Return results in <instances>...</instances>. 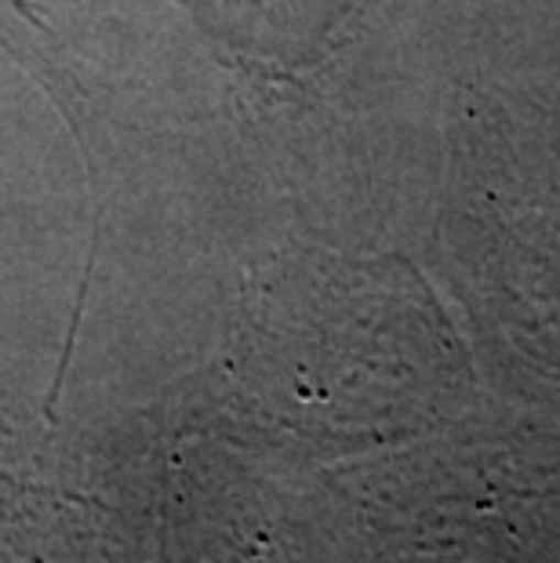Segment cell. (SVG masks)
<instances>
[{
    "label": "cell",
    "instance_id": "cell-2",
    "mask_svg": "<svg viewBox=\"0 0 560 563\" xmlns=\"http://www.w3.org/2000/svg\"><path fill=\"white\" fill-rule=\"evenodd\" d=\"M4 15H11V19H19L22 26H30L33 33H44L47 37V26L37 19V11H33V4H26V0H0V44L8 47V52H15V55H22V58H33V52L26 44H22V37L15 30H8L4 26ZM33 66H37V58H33Z\"/></svg>",
    "mask_w": 560,
    "mask_h": 563
},
{
    "label": "cell",
    "instance_id": "cell-1",
    "mask_svg": "<svg viewBox=\"0 0 560 563\" xmlns=\"http://www.w3.org/2000/svg\"><path fill=\"white\" fill-rule=\"evenodd\" d=\"M219 52L259 77L292 80L336 44L356 0H178Z\"/></svg>",
    "mask_w": 560,
    "mask_h": 563
}]
</instances>
